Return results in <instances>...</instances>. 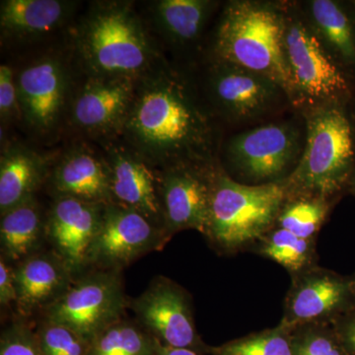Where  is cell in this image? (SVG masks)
I'll use <instances>...</instances> for the list:
<instances>
[{
  "label": "cell",
  "instance_id": "cell-1",
  "mask_svg": "<svg viewBox=\"0 0 355 355\" xmlns=\"http://www.w3.org/2000/svg\"><path fill=\"white\" fill-rule=\"evenodd\" d=\"M159 170L218 161V119L203 97L195 73L166 58L139 79L119 135Z\"/></svg>",
  "mask_w": 355,
  "mask_h": 355
},
{
  "label": "cell",
  "instance_id": "cell-2",
  "mask_svg": "<svg viewBox=\"0 0 355 355\" xmlns=\"http://www.w3.org/2000/svg\"><path fill=\"white\" fill-rule=\"evenodd\" d=\"M64 44L83 76L139 80L167 58L130 0L90 2L67 28Z\"/></svg>",
  "mask_w": 355,
  "mask_h": 355
},
{
  "label": "cell",
  "instance_id": "cell-3",
  "mask_svg": "<svg viewBox=\"0 0 355 355\" xmlns=\"http://www.w3.org/2000/svg\"><path fill=\"white\" fill-rule=\"evenodd\" d=\"M282 2L231 0L223 4L205 46V62L237 65L272 79L289 99Z\"/></svg>",
  "mask_w": 355,
  "mask_h": 355
},
{
  "label": "cell",
  "instance_id": "cell-4",
  "mask_svg": "<svg viewBox=\"0 0 355 355\" xmlns=\"http://www.w3.org/2000/svg\"><path fill=\"white\" fill-rule=\"evenodd\" d=\"M303 116L304 151L295 171L284 182L286 196L340 200L355 167V125L349 106L331 105Z\"/></svg>",
  "mask_w": 355,
  "mask_h": 355
},
{
  "label": "cell",
  "instance_id": "cell-5",
  "mask_svg": "<svg viewBox=\"0 0 355 355\" xmlns=\"http://www.w3.org/2000/svg\"><path fill=\"white\" fill-rule=\"evenodd\" d=\"M286 198L284 182L260 186L239 183L218 160L212 172L209 220L203 236L220 254L251 250L275 225Z\"/></svg>",
  "mask_w": 355,
  "mask_h": 355
},
{
  "label": "cell",
  "instance_id": "cell-6",
  "mask_svg": "<svg viewBox=\"0 0 355 355\" xmlns=\"http://www.w3.org/2000/svg\"><path fill=\"white\" fill-rule=\"evenodd\" d=\"M291 106L305 114L331 105L349 106L355 85L318 38L300 4L282 1Z\"/></svg>",
  "mask_w": 355,
  "mask_h": 355
},
{
  "label": "cell",
  "instance_id": "cell-7",
  "mask_svg": "<svg viewBox=\"0 0 355 355\" xmlns=\"http://www.w3.org/2000/svg\"><path fill=\"white\" fill-rule=\"evenodd\" d=\"M78 71L65 44L32 58L15 69L21 121L43 144H53L67 130Z\"/></svg>",
  "mask_w": 355,
  "mask_h": 355
},
{
  "label": "cell",
  "instance_id": "cell-8",
  "mask_svg": "<svg viewBox=\"0 0 355 355\" xmlns=\"http://www.w3.org/2000/svg\"><path fill=\"white\" fill-rule=\"evenodd\" d=\"M305 142V119L270 121L232 135L221 144L218 160L239 183H282L297 168Z\"/></svg>",
  "mask_w": 355,
  "mask_h": 355
},
{
  "label": "cell",
  "instance_id": "cell-9",
  "mask_svg": "<svg viewBox=\"0 0 355 355\" xmlns=\"http://www.w3.org/2000/svg\"><path fill=\"white\" fill-rule=\"evenodd\" d=\"M200 90L219 120L248 125L266 120L291 105L286 91L268 77L237 65L205 62Z\"/></svg>",
  "mask_w": 355,
  "mask_h": 355
},
{
  "label": "cell",
  "instance_id": "cell-10",
  "mask_svg": "<svg viewBox=\"0 0 355 355\" xmlns=\"http://www.w3.org/2000/svg\"><path fill=\"white\" fill-rule=\"evenodd\" d=\"M130 305L121 270H86L42 314V319L67 327L90 343L125 317Z\"/></svg>",
  "mask_w": 355,
  "mask_h": 355
},
{
  "label": "cell",
  "instance_id": "cell-11",
  "mask_svg": "<svg viewBox=\"0 0 355 355\" xmlns=\"http://www.w3.org/2000/svg\"><path fill=\"white\" fill-rule=\"evenodd\" d=\"M128 307L135 321L161 345L209 355L211 347L203 342L196 326L193 298L174 280L154 277Z\"/></svg>",
  "mask_w": 355,
  "mask_h": 355
},
{
  "label": "cell",
  "instance_id": "cell-12",
  "mask_svg": "<svg viewBox=\"0 0 355 355\" xmlns=\"http://www.w3.org/2000/svg\"><path fill=\"white\" fill-rule=\"evenodd\" d=\"M139 81L79 74L67 130L96 144L118 137L132 108Z\"/></svg>",
  "mask_w": 355,
  "mask_h": 355
},
{
  "label": "cell",
  "instance_id": "cell-13",
  "mask_svg": "<svg viewBox=\"0 0 355 355\" xmlns=\"http://www.w3.org/2000/svg\"><path fill=\"white\" fill-rule=\"evenodd\" d=\"M291 279L279 322L291 331L304 324H331L355 308V272L342 275L316 266Z\"/></svg>",
  "mask_w": 355,
  "mask_h": 355
},
{
  "label": "cell",
  "instance_id": "cell-14",
  "mask_svg": "<svg viewBox=\"0 0 355 355\" xmlns=\"http://www.w3.org/2000/svg\"><path fill=\"white\" fill-rule=\"evenodd\" d=\"M168 240L164 230L147 217L116 203H107L101 225L87 257V268L121 270L154 251Z\"/></svg>",
  "mask_w": 355,
  "mask_h": 355
},
{
  "label": "cell",
  "instance_id": "cell-15",
  "mask_svg": "<svg viewBox=\"0 0 355 355\" xmlns=\"http://www.w3.org/2000/svg\"><path fill=\"white\" fill-rule=\"evenodd\" d=\"M97 144L108 166L111 202L139 212L165 232L160 170L147 162L120 137Z\"/></svg>",
  "mask_w": 355,
  "mask_h": 355
},
{
  "label": "cell",
  "instance_id": "cell-16",
  "mask_svg": "<svg viewBox=\"0 0 355 355\" xmlns=\"http://www.w3.org/2000/svg\"><path fill=\"white\" fill-rule=\"evenodd\" d=\"M179 165L160 170V196L168 241L184 230L205 235L214 165Z\"/></svg>",
  "mask_w": 355,
  "mask_h": 355
},
{
  "label": "cell",
  "instance_id": "cell-17",
  "mask_svg": "<svg viewBox=\"0 0 355 355\" xmlns=\"http://www.w3.org/2000/svg\"><path fill=\"white\" fill-rule=\"evenodd\" d=\"M46 214V243L65 261L72 275H83L87 257L101 225L105 203L78 198H53Z\"/></svg>",
  "mask_w": 355,
  "mask_h": 355
},
{
  "label": "cell",
  "instance_id": "cell-18",
  "mask_svg": "<svg viewBox=\"0 0 355 355\" xmlns=\"http://www.w3.org/2000/svg\"><path fill=\"white\" fill-rule=\"evenodd\" d=\"M220 2L214 0H153L140 9L163 51L178 55L202 50V39Z\"/></svg>",
  "mask_w": 355,
  "mask_h": 355
},
{
  "label": "cell",
  "instance_id": "cell-19",
  "mask_svg": "<svg viewBox=\"0 0 355 355\" xmlns=\"http://www.w3.org/2000/svg\"><path fill=\"white\" fill-rule=\"evenodd\" d=\"M46 186L51 197L78 198L93 203H110L108 166L101 148L88 140L77 139L55 156Z\"/></svg>",
  "mask_w": 355,
  "mask_h": 355
},
{
  "label": "cell",
  "instance_id": "cell-20",
  "mask_svg": "<svg viewBox=\"0 0 355 355\" xmlns=\"http://www.w3.org/2000/svg\"><path fill=\"white\" fill-rule=\"evenodd\" d=\"M21 319L41 313L64 295L76 277L65 261L51 249L41 250L14 265Z\"/></svg>",
  "mask_w": 355,
  "mask_h": 355
},
{
  "label": "cell",
  "instance_id": "cell-21",
  "mask_svg": "<svg viewBox=\"0 0 355 355\" xmlns=\"http://www.w3.org/2000/svg\"><path fill=\"white\" fill-rule=\"evenodd\" d=\"M78 2L69 0H2L0 32L2 44L37 43L69 28Z\"/></svg>",
  "mask_w": 355,
  "mask_h": 355
},
{
  "label": "cell",
  "instance_id": "cell-22",
  "mask_svg": "<svg viewBox=\"0 0 355 355\" xmlns=\"http://www.w3.org/2000/svg\"><path fill=\"white\" fill-rule=\"evenodd\" d=\"M55 156L18 140H6L0 156V214L13 209L46 186Z\"/></svg>",
  "mask_w": 355,
  "mask_h": 355
},
{
  "label": "cell",
  "instance_id": "cell-23",
  "mask_svg": "<svg viewBox=\"0 0 355 355\" xmlns=\"http://www.w3.org/2000/svg\"><path fill=\"white\" fill-rule=\"evenodd\" d=\"M300 6L318 38L355 85L354 1L310 0Z\"/></svg>",
  "mask_w": 355,
  "mask_h": 355
},
{
  "label": "cell",
  "instance_id": "cell-24",
  "mask_svg": "<svg viewBox=\"0 0 355 355\" xmlns=\"http://www.w3.org/2000/svg\"><path fill=\"white\" fill-rule=\"evenodd\" d=\"M46 214L36 197L2 214L0 257L16 265L43 250L46 242Z\"/></svg>",
  "mask_w": 355,
  "mask_h": 355
},
{
  "label": "cell",
  "instance_id": "cell-25",
  "mask_svg": "<svg viewBox=\"0 0 355 355\" xmlns=\"http://www.w3.org/2000/svg\"><path fill=\"white\" fill-rule=\"evenodd\" d=\"M251 251L279 263L291 277L319 266L317 240L304 239L279 226L261 236Z\"/></svg>",
  "mask_w": 355,
  "mask_h": 355
},
{
  "label": "cell",
  "instance_id": "cell-26",
  "mask_svg": "<svg viewBox=\"0 0 355 355\" xmlns=\"http://www.w3.org/2000/svg\"><path fill=\"white\" fill-rule=\"evenodd\" d=\"M338 200L312 196H286L275 226L304 239L317 240L320 230Z\"/></svg>",
  "mask_w": 355,
  "mask_h": 355
},
{
  "label": "cell",
  "instance_id": "cell-27",
  "mask_svg": "<svg viewBox=\"0 0 355 355\" xmlns=\"http://www.w3.org/2000/svg\"><path fill=\"white\" fill-rule=\"evenodd\" d=\"M159 343L135 320L123 317L91 340L88 355H153Z\"/></svg>",
  "mask_w": 355,
  "mask_h": 355
},
{
  "label": "cell",
  "instance_id": "cell-28",
  "mask_svg": "<svg viewBox=\"0 0 355 355\" xmlns=\"http://www.w3.org/2000/svg\"><path fill=\"white\" fill-rule=\"evenodd\" d=\"M209 355H293L291 331L282 324L210 347Z\"/></svg>",
  "mask_w": 355,
  "mask_h": 355
},
{
  "label": "cell",
  "instance_id": "cell-29",
  "mask_svg": "<svg viewBox=\"0 0 355 355\" xmlns=\"http://www.w3.org/2000/svg\"><path fill=\"white\" fill-rule=\"evenodd\" d=\"M293 355H350L331 324H311L291 331Z\"/></svg>",
  "mask_w": 355,
  "mask_h": 355
},
{
  "label": "cell",
  "instance_id": "cell-30",
  "mask_svg": "<svg viewBox=\"0 0 355 355\" xmlns=\"http://www.w3.org/2000/svg\"><path fill=\"white\" fill-rule=\"evenodd\" d=\"M35 331L43 355H88L90 343L67 327L41 318Z\"/></svg>",
  "mask_w": 355,
  "mask_h": 355
},
{
  "label": "cell",
  "instance_id": "cell-31",
  "mask_svg": "<svg viewBox=\"0 0 355 355\" xmlns=\"http://www.w3.org/2000/svg\"><path fill=\"white\" fill-rule=\"evenodd\" d=\"M0 355H43L34 327L27 320H14L0 335Z\"/></svg>",
  "mask_w": 355,
  "mask_h": 355
},
{
  "label": "cell",
  "instance_id": "cell-32",
  "mask_svg": "<svg viewBox=\"0 0 355 355\" xmlns=\"http://www.w3.org/2000/svg\"><path fill=\"white\" fill-rule=\"evenodd\" d=\"M16 120L21 121L19 101L15 83V69L11 65H0V121L6 128Z\"/></svg>",
  "mask_w": 355,
  "mask_h": 355
},
{
  "label": "cell",
  "instance_id": "cell-33",
  "mask_svg": "<svg viewBox=\"0 0 355 355\" xmlns=\"http://www.w3.org/2000/svg\"><path fill=\"white\" fill-rule=\"evenodd\" d=\"M17 301L14 265L0 257V305L1 308L15 306Z\"/></svg>",
  "mask_w": 355,
  "mask_h": 355
},
{
  "label": "cell",
  "instance_id": "cell-34",
  "mask_svg": "<svg viewBox=\"0 0 355 355\" xmlns=\"http://www.w3.org/2000/svg\"><path fill=\"white\" fill-rule=\"evenodd\" d=\"M345 349L355 355V308L331 324Z\"/></svg>",
  "mask_w": 355,
  "mask_h": 355
},
{
  "label": "cell",
  "instance_id": "cell-35",
  "mask_svg": "<svg viewBox=\"0 0 355 355\" xmlns=\"http://www.w3.org/2000/svg\"><path fill=\"white\" fill-rule=\"evenodd\" d=\"M153 355H205L200 352L187 349H177V347H166L159 343L157 349Z\"/></svg>",
  "mask_w": 355,
  "mask_h": 355
},
{
  "label": "cell",
  "instance_id": "cell-36",
  "mask_svg": "<svg viewBox=\"0 0 355 355\" xmlns=\"http://www.w3.org/2000/svg\"><path fill=\"white\" fill-rule=\"evenodd\" d=\"M347 193H349V195L355 198V167L354 171H352V176L349 178V183H347Z\"/></svg>",
  "mask_w": 355,
  "mask_h": 355
},
{
  "label": "cell",
  "instance_id": "cell-37",
  "mask_svg": "<svg viewBox=\"0 0 355 355\" xmlns=\"http://www.w3.org/2000/svg\"><path fill=\"white\" fill-rule=\"evenodd\" d=\"M349 112L350 116H352V121H354V123L355 125V95L352 101L350 102L349 104Z\"/></svg>",
  "mask_w": 355,
  "mask_h": 355
},
{
  "label": "cell",
  "instance_id": "cell-38",
  "mask_svg": "<svg viewBox=\"0 0 355 355\" xmlns=\"http://www.w3.org/2000/svg\"><path fill=\"white\" fill-rule=\"evenodd\" d=\"M354 4H355V1H354Z\"/></svg>",
  "mask_w": 355,
  "mask_h": 355
}]
</instances>
